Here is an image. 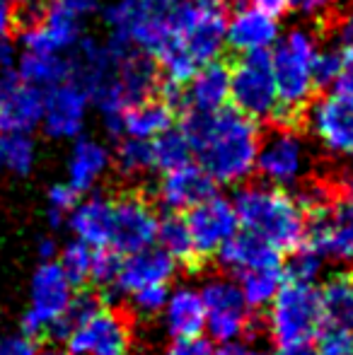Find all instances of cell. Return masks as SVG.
<instances>
[{
	"label": "cell",
	"mask_w": 353,
	"mask_h": 355,
	"mask_svg": "<svg viewBox=\"0 0 353 355\" xmlns=\"http://www.w3.org/2000/svg\"><path fill=\"white\" fill-rule=\"evenodd\" d=\"M322 300V327L349 329L353 331V276L349 273H336L327 278V283L320 288Z\"/></svg>",
	"instance_id": "25"
},
{
	"label": "cell",
	"mask_w": 353,
	"mask_h": 355,
	"mask_svg": "<svg viewBox=\"0 0 353 355\" xmlns=\"http://www.w3.org/2000/svg\"><path fill=\"white\" fill-rule=\"evenodd\" d=\"M58 3L71 10V12H76L78 17H85V15H89L97 8V0H58Z\"/></svg>",
	"instance_id": "46"
},
{
	"label": "cell",
	"mask_w": 353,
	"mask_h": 355,
	"mask_svg": "<svg viewBox=\"0 0 353 355\" xmlns=\"http://www.w3.org/2000/svg\"><path fill=\"white\" fill-rule=\"evenodd\" d=\"M193 3H198V5H216V8H223L225 5V0H193ZM225 10V8H223Z\"/></svg>",
	"instance_id": "52"
},
{
	"label": "cell",
	"mask_w": 353,
	"mask_h": 355,
	"mask_svg": "<svg viewBox=\"0 0 353 355\" xmlns=\"http://www.w3.org/2000/svg\"><path fill=\"white\" fill-rule=\"evenodd\" d=\"M179 266L182 263L157 244L131 254H121V263H119V273L112 285L109 300L117 302V300H123L126 295H131L133 290L148 288V285H172Z\"/></svg>",
	"instance_id": "14"
},
{
	"label": "cell",
	"mask_w": 353,
	"mask_h": 355,
	"mask_svg": "<svg viewBox=\"0 0 353 355\" xmlns=\"http://www.w3.org/2000/svg\"><path fill=\"white\" fill-rule=\"evenodd\" d=\"M341 71H344V63H341V53L332 51V49H317L315 58H312V83H315L317 94L329 92L332 85L339 80Z\"/></svg>",
	"instance_id": "37"
},
{
	"label": "cell",
	"mask_w": 353,
	"mask_h": 355,
	"mask_svg": "<svg viewBox=\"0 0 353 355\" xmlns=\"http://www.w3.org/2000/svg\"><path fill=\"white\" fill-rule=\"evenodd\" d=\"M255 8L264 10L266 15H271V17H281L283 12L288 10V0H250Z\"/></svg>",
	"instance_id": "45"
},
{
	"label": "cell",
	"mask_w": 353,
	"mask_h": 355,
	"mask_svg": "<svg viewBox=\"0 0 353 355\" xmlns=\"http://www.w3.org/2000/svg\"><path fill=\"white\" fill-rule=\"evenodd\" d=\"M39 343L29 334H3L0 336V355H37Z\"/></svg>",
	"instance_id": "41"
},
{
	"label": "cell",
	"mask_w": 353,
	"mask_h": 355,
	"mask_svg": "<svg viewBox=\"0 0 353 355\" xmlns=\"http://www.w3.org/2000/svg\"><path fill=\"white\" fill-rule=\"evenodd\" d=\"M89 94L83 85L73 80H63L58 85L44 89V114L42 128L49 138L56 141H68L78 138L85 123Z\"/></svg>",
	"instance_id": "15"
},
{
	"label": "cell",
	"mask_w": 353,
	"mask_h": 355,
	"mask_svg": "<svg viewBox=\"0 0 353 355\" xmlns=\"http://www.w3.org/2000/svg\"><path fill=\"white\" fill-rule=\"evenodd\" d=\"M112 196L109 193L89 191L80 196L76 208L66 220V227L71 237L80 239L89 247H109V234H112Z\"/></svg>",
	"instance_id": "18"
},
{
	"label": "cell",
	"mask_w": 353,
	"mask_h": 355,
	"mask_svg": "<svg viewBox=\"0 0 353 355\" xmlns=\"http://www.w3.org/2000/svg\"><path fill=\"white\" fill-rule=\"evenodd\" d=\"M276 355H320L317 348H312L310 343L307 346H291V348H278Z\"/></svg>",
	"instance_id": "49"
},
{
	"label": "cell",
	"mask_w": 353,
	"mask_h": 355,
	"mask_svg": "<svg viewBox=\"0 0 353 355\" xmlns=\"http://www.w3.org/2000/svg\"><path fill=\"white\" fill-rule=\"evenodd\" d=\"M19 83L17 53L8 37H0V97Z\"/></svg>",
	"instance_id": "40"
},
{
	"label": "cell",
	"mask_w": 353,
	"mask_h": 355,
	"mask_svg": "<svg viewBox=\"0 0 353 355\" xmlns=\"http://www.w3.org/2000/svg\"><path fill=\"white\" fill-rule=\"evenodd\" d=\"M119 263H121V254L114 252L109 247H97L94 249V259H92V271H89V285L99 290L104 295V300H109L112 293V285L117 281L119 273Z\"/></svg>",
	"instance_id": "35"
},
{
	"label": "cell",
	"mask_w": 353,
	"mask_h": 355,
	"mask_svg": "<svg viewBox=\"0 0 353 355\" xmlns=\"http://www.w3.org/2000/svg\"><path fill=\"white\" fill-rule=\"evenodd\" d=\"M191 155L218 187H237L257 169L261 126L235 107L216 112L187 109L179 123Z\"/></svg>",
	"instance_id": "1"
},
{
	"label": "cell",
	"mask_w": 353,
	"mask_h": 355,
	"mask_svg": "<svg viewBox=\"0 0 353 355\" xmlns=\"http://www.w3.org/2000/svg\"><path fill=\"white\" fill-rule=\"evenodd\" d=\"M56 338L71 355H136L131 314L87 293L76 295Z\"/></svg>",
	"instance_id": "3"
},
{
	"label": "cell",
	"mask_w": 353,
	"mask_h": 355,
	"mask_svg": "<svg viewBox=\"0 0 353 355\" xmlns=\"http://www.w3.org/2000/svg\"><path fill=\"white\" fill-rule=\"evenodd\" d=\"M112 234L109 249L119 254H131L138 249L153 247L157 242L160 211L155 201L141 191H121L112 196Z\"/></svg>",
	"instance_id": "11"
},
{
	"label": "cell",
	"mask_w": 353,
	"mask_h": 355,
	"mask_svg": "<svg viewBox=\"0 0 353 355\" xmlns=\"http://www.w3.org/2000/svg\"><path fill=\"white\" fill-rule=\"evenodd\" d=\"M259 150L257 169L264 182L286 191H298L317 174L320 157L310 145V136L286 123H259Z\"/></svg>",
	"instance_id": "5"
},
{
	"label": "cell",
	"mask_w": 353,
	"mask_h": 355,
	"mask_svg": "<svg viewBox=\"0 0 353 355\" xmlns=\"http://www.w3.org/2000/svg\"><path fill=\"white\" fill-rule=\"evenodd\" d=\"M51 0H12V29L15 34L32 29L44 22Z\"/></svg>",
	"instance_id": "38"
},
{
	"label": "cell",
	"mask_w": 353,
	"mask_h": 355,
	"mask_svg": "<svg viewBox=\"0 0 353 355\" xmlns=\"http://www.w3.org/2000/svg\"><path fill=\"white\" fill-rule=\"evenodd\" d=\"M302 244L332 263H353V196L336 189L305 208Z\"/></svg>",
	"instance_id": "9"
},
{
	"label": "cell",
	"mask_w": 353,
	"mask_h": 355,
	"mask_svg": "<svg viewBox=\"0 0 353 355\" xmlns=\"http://www.w3.org/2000/svg\"><path fill=\"white\" fill-rule=\"evenodd\" d=\"M78 290L80 288L66 276L56 259L39 261L29 281V302L22 312L19 331L29 334L37 341L49 336L56 338L71 312Z\"/></svg>",
	"instance_id": "7"
},
{
	"label": "cell",
	"mask_w": 353,
	"mask_h": 355,
	"mask_svg": "<svg viewBox=\"0 0 353 355\" xmlns=\"http://www.w3.org/2000/svg\"><path fill=\"white\" fill-rule=\"evenodd\" d=\"M315 341L320 355H353V331L349 329L322 327Z\"/></svg>",
	"instance_id": "39"
},
{
	"label": "cell",
	"mask_w": 353,
	"mask_h": 355,
	"mask_svg": "<svg viewBox=\"0 0 353 355\" xmlns=\"http://www.w3.org/2000/svg\"><path fill=\"white\" fill-rule=\"evenodd\" d=\"M58 249H61V244H58L53 237H42V239H39V244H37L39 261H51V259H56Z\"/></svg>",
	"instance_id": "44"
},
{
	"label": "cell",
	"mask_w": 353,
	"mask_h": 355,
	"mask_svg": "<svg viewBox=\"0 0 353 355\" xmlns=\"http://www.w3.org/2000/svg\"><path fill=\"white\" fill-rule=\"evenodd\" d=\"M157 319L170 341L203 336L206 334V309H203L201 290L196 285L184 283L170 288L165 307Z\"/></svg>",
	"instance_id": "17"
},
{
	"label": "cell",
	"mask_w": 353,
	"mask_h": 355,
	"mask_svg": "<svg viewBox=\"0 0 353 355\" xmlns=\"http://www.w3.org/2000/svg\"><path fill=\"white\" fill-rule=\"evenodd\" d=\"M218 263L225 273L230 276H242L247 271H255V268L264 266H278L283 263V254L276 247H271L264 239L255 237V234L245 232V230H237L225 244L218 252Z\"/></svg>",
	"instance_id": "19"
},
{
	"label": "cell",
	"mask_w": 353,
	"mask_h": 355,
	"mask_svg": "<svg viewBox=\"0 0 353 355\" xmlns=\"http://www.w3.org/2000/svg\"><path fill=\"white\" fill-rule=\"evenodd\" d=\"M288 263H283V273L291 281H302V283H317V278L322 276L325 268V259L317 252H312L310 247L300 244L293 252H288Z\"/></svg>",
	"instance_id": "34"
},
{
	"label": "cell",
	"mask_w": 353,
	"mask_h": 355,
	"mask_svg": "<svg viewBox=\"0 0 353 355\" xmlns=\"http://www.w3.org/2000/svg\"><path fill=\"white\" fill-rule=\"evenodd\" d=\"M37 148L29 133L0 131V174L24 177L34 169Z\"/></svg>",
	"instance_id": "29"
},
{
	"label": "cell",
	"mask_w": 353,
	"mask_h": 355,
	"mask_svg": "<svg viewBox=\"0 0 353 355\" xmlns=\"http://www.w3.org/2000/svg\"><path fill=\"white\" fill-rule=\"evenodd\" d=\"M92 259H94V247H89V244L80 242V239L71 237L61 249H58L56 261L61 263L66 276L71 278L78 288H83V285H87V281H89Z\"/></svg>",
	"instance_id": "32"
},
{
	"label": "cell",
	"mask_w": 353,
	"mask_h": 355,
	"mask_svg": "<svg viewBox=\"0 0 353 355\" xmlns=\"http://www.w3.org/2000/svg\"><path fill=\"white\" fill-rule=\"evenodd\" d=\"M80 201V193L71 187L68 182L53 184L46 193V220L53 230L66 227V220L71 211L76 208V203Z\"/></svg>",
	"instance_id": "36"
},
{
	"label": "cell",
	"mask_w": 353,
	"mask_h": 355,
	"mask_svg": "<svg viewBox=\"0 0 353 355\" xmlns=\"http://www.w3.org/2000/svg\"><path fill=\"white\" fill-rule=\"evenodd\" d=\"M44 89L19 80L0 97V131L32 133L42 123Z\"/></svg>",
	"instance_id": "23"
},
{
	"label": "cell",
	"mask_w": 353,
	"mask_h": 355,
	"mask_svg": "<svg viewBox=\"0 0 353 355\" xmlns=\"http://www.w3.org/2000/svg\"><path fill=\"white\" fill-rule=\"evenodd\" d=\"M211 355H271L259 346H252L247 341H232V343H213Z\"/></svg>",
	"instance_id": "43"
},
{
	"label": "cell",
	"mask_w": 353,
	"mask_h": 355,
	"mask_svg": "<svg viewBox=\"0 0 353 355\" xmlns=\"http://www.w3.org/2000/svg\"><path fill=\"white\" fill-rule=\"evenodd\" d=\"M218 191V184L213 177L196 162L179 164V167L160 172V182L155 187V201L167 213H187L203 198Z\"/></svg>",
	"instance_id": "16"
},
{
	"label": "cell",
	"mask_w": 353,
	"mask_h": 355,
	"mask_svg": "<svg viewBox=\"0 0 353 355\" xmlns=\"http://www.w3.org/2000/svg\"><path fill=\"white\" fill-rule=\"evenodd\" d=\"M187 109L216 112L230 102V61L227 56L213 58L201 66L191 80L184 85Z\"/></svg>",
	"instance_id": "20"
},
{
	"label": "cell",
	"mask_w": 353,
	"mask_h": 355,
	"mask_svg": "<svg viewBox=\"0 0 353 355\" xmlns=\"http://www.w3.org/2000/svg\"><path fill=\"white\" fill-rule=\"evenodd\" d=\"M305 133L325 155H353V99L344 92H320L305 112Z\"/></svg>",
	"instance_id": "12"
},
{
	"label": "cell",
	"mask_w": 353,
	"mask_h": 355,
	"mask_svg": "<svg viewBox=\"0 0 353 355\" xmlns=\"http://www.w3.org/2000/svg\"><path fill=\"white\" fill-rule=\"evenodd\" d=\"M322 300L317 283L286 278L266 307V334L276 348L307 346L322 331Z\"/></svg>",
	"instance_id": "6"
},
{
	"label": "cell",
	"mask_w": 353,
	"mask_h": 355,
	"mask_svg": "<svg viewBox=\"0 0 353 355\" xmlns=\"http://www.w3.org/2000/svg\"><path fill=\"white\" fill-rule=\"evenodd\" d=\"M112 169V155L102 143L92 138H78L68 157V179L66 182L76 189L80 196L97 191L102 179Z\"/></svg>",
	"instance_id": "22"
},
{
	"label": "cell",
	"mask_w": 353,
	"mask_h": 355,
	"mask_svg": "<svg viewBox=\"0 0 353 355\" xmlns=\"http://www.w3.org/2000/svg\"><path fill=\"white\" fill-rule=\"evenodd\" d=\"M177 114L162 102L160 97H150L146 102L136 104V107H128L121 114L123 121V136H136V138H155L162 131L172 128Z\"/></svg>",
	"instance_id": "24"
},
{
	"label": "cell",
	"mask_w": 353,
	"mask_h": 355,
	"mask_svg": "<svg viewBox=\"0 0 353 355\" xmlns=\"http://www.w3.org/2000/svg\"><path fill=\"white\" fill-rule=\"evenodd\" d=\"M37 355H71V353L63 346H44V348H39Z\"/></svg>",
	"instance_id": "51"
},
{
	"label": "cell",
	"mask_w": 353,
	"mask_h": 355,
	"mask_svg": "<svg viewBox=\"0 0 353 355\" xmlns=\"http://www.w3.org/2000/svg\"><path fill=\"white\" fill-rule=\"evenodd\" d=\"M206 309V336L211 343L250 341L255 309L245 300L240 283L230 273H213L198 285Z\"/></svg>",
	"instance_id": "8"
},
{
	"label": "cell",
	"mask_w": 353,
	"mask_h": 355,
	"mask_svg": "<svg viewBox=\"0 0 353 355\" xmlns=\"http://www.w3.org/2000/svg\"><path fill=\"white\" fill-rule=\"evenodd\" d=\"M317 51V34L307 29H291L271 51V68L276 80L278 109L268 123H286L305 131L307 104L317 97L312 83V58Z\"/></svg>",
	"instance_id": "4"
},
{
	"label": "cell",
	"mask_w": 353,
	"mask_h": 355,
	"mask_svg": "<svg viewBox=\"0 0 353 355\" xmlns=\"http://www.w3.org/2000/svg\"><path fill=\"white\" fill-rule=\"evenodd\" d=\"M341 63H344V73H353V46H344Z\"/></svg>",
	"instance_id": "50"
},
{
	"label": "cell",
	"mask_w": 353,
	"mask_h": 355,
	"mask_svg": "<svg viewBox=\"0 0 353 355\" xmlns=\"http://www.w3.org/2000/svg\"><path fill=\"white\" fill-rule=\"evenodd\" d=\"M12 32V0H0V37Z\"/></svg>",
	"instance_id": "47"
},
{
	"label": "cell",
	"mask_w": 353,
	"mask_h": 355,
	"mask_svg": "<svg viewBox=\"0 0 353 355\" xmlns=\"http://www.w3.org/2000/svg\"><path fill=\"white\" fill-rule=\"evenodd\" d=\"M336 92H344V94H349V97L353 99V73H344L341 71V75H339V80H336Z\"/></svg>",
	"instance_id": "48"
},
{
	"label": "cell",
	"mask_w": 353,
	"mask_h": 355,
	"mask_svg": "<svg viewBox=\"0 0 353 355\" xmlns=\"http://www.w3.org/2000/svg\"><path fill=\"white\" fill-rule=\"evenodd\" d=\"M230 61V104L257 123H268L276 116L278 92L271 68V51H255L227 56Z\"/></svg>",
	"instance_id": "10"
},
{
	"label": "cell",
	"mask_w": 353,
	"mask_h": 355,
	"mask_svg": "<svg viewBox=\"0 0 353 355\" xmlns=\"http://www.w3.org/2000/svg\"><path fill=\"white\" fill-rule=\"evenodd\" d=\"M150 3H167V0H150Z\"/></svg>",
	"instance_id": "53"
},
{
	"label": "cell",
	"mask_w": 353,
	"mask_h": 355,
	"mask_svg": "<svg viewBox=\"0 0 353 355\" xmlns=\"http://www.w3.org/2000/svg\"><path fill=\"white\" fill-rule=\"evenodd\" d=\"M240 230L264 239L281 254L302 244L305 234V208L293 191L268 182H242L232 196Z\"/></svg>",
	"instance_id": "2"
},
{
	"label": "cell",
	"mask_w": 353,
	"mask_h": 355,
	"mask_svg": "<svg viewBox=\"0 0 353 355\" xmlns=\"http://www.w3.org/2000/svg\"><path fill=\"white\" fill-rule=\"evenodd\" d=\"M184 220H187L189 234H191L196 261L216 259L218 252L223 249V244L240 230V220H237L232 198L223 196L218 191L211 193L208 198H203L193 208H189L184 213Z\"/></svg>",
	"instance_id": "13"
},
{
	"label": "cell",
	"mask_w": 353,
	"mask_h": 355,
	"mask_svg": "<svg viewBox=\"0 0 353 355\" xmlns=\"http://www.w3.org/2000/svg\"><path fill=\"white\" fill-rule=\"evenodd\" d=\"M172 285H148V288H141V290H133L131 295L123 297L128 307V314L136 319H157L165 307V300H167V293H170Z\"/></svg>",
	"instance_id": "33"
},
{
	"label": "cell",
	"mask_w": 353,
	"mask_h": 355,
	"mask_svg": "<svg viewBox=\"0 0 353 355\" xmlns=\"http://www.w3.org/2000/svg\"><path fill=\"white\" fill-rule=\"evenodd\" d=\"M278 37L276 17L266 15L264 10L255 5H245L242 10H235L225 27V44L230 51L245 53L255 49H268Z\"/></svg>",
	"instance_id": "21"
},
{
	"label": "cell",
	"mask_w": 353,
	"mask_h": 355,
	"mask_svg": "<svg viewBox=\"0 0 353 355\" xmlns=\"http://www.w3.org/2000/svg\"><path fill=\"white\" fill-rule=\"evenodd\" d=\"M157 247L165 249L170 257H175L179 263L196 261L193 257V244L191 234H189L187 220L184 213H167L160 218V227H157Z\"/></svg>",
	"instance_id": "30"
},
{
	"label": "cell",
	"mask_w": 353,
	"mask_h": 355,
	"mask_svg": "<svg viewBox=\"0 0 353 355\" xmlns=\"http://www.w3.org/2000/svg\"><path fill=\"white\" fill-rule=\"evenodd\" d=\"M153 143V155H155V167L157 172H165V169L179 167V164H187L193 159L191 148H189L187 136L182 133V128H167L160 136L150 138Z\"/></svg>",
	"instance_id": "31"
},
{
	"label": "cell",
	"mask_w": 353,
	"mask_h": 355,
	"mask_svg": "<svg viewBox=\"0 0 353 355\" xmlns=\"http://www.w3.org/2000/svg\"><path fill=\"white\" fill-rule=\"evenodd\" d=\"M17 73L22 83L46 89L51 85L68 80V58L61 56V53L24 51L17 61Z\"/></svg>",
	"instance_id": "27"
},
{
	"label": "cell",
	"mask_w": 353,
	"mask_h": 355,
	"mask_svg": "<svg viewBox=\"0 0 353 355\" xmlns=\"http://www.w3.org/2000/svg\"><path fill=\"white\" fill-rule=\"evenodd\" d=\"M283 281H286V273H283V263L278 266H264L255 268V271H247L242 276H237L245 300L250 302V307L255 312L266 309L271 304V300L276 297V293L281 290Z\"/></svg>",
	"instance_id": "28"
},
{
	"label": "cell",
	"mask_w": 353,
	"mask_h": 355,
	"mask_svg": "<svg viewBox=\"0 0 353 355\" xmlns=\"http://www.w3.org/2000/svg\"><path fill=\"white\" fill-rule=\"evenodd\" d=\"M112 167L126 182H138V179L150 177L153 172H157L153 143L148 138L121 136L112 155Z\"/></svg>",
	"instance_id": "26"
},
{
	"label": "cell",
	"mask_w": 353,
	"mask_h": 355,
	"mask_svg": "<svg viewBox=\"0 0 353 355\" xmlns=\"http://www.w3.org/2000/svg\"><path fill=\"white\" fill-rule=\"evenodd\" d=\"M211 351H213V343L203 336H196V338L172 341L162 355H211Z\"/></svg>",
	"instance_id": "42"
}]
</instances>
